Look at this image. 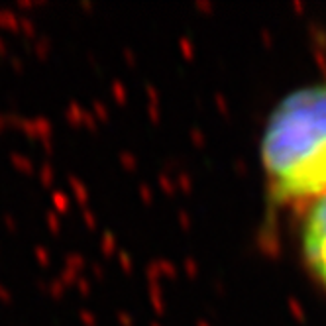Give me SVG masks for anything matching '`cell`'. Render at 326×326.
Wrapping results in <instances>:
<instances>
[{
    "label": "cell",
    "instance_id": "1",
    "mask_svg": "<svg viewBox=\"0 0 326 326\" xmlns=\"http://www.w3.org/2000/svg\"><path fill=\"white\" fill-rule=\"evenodd\" d=\"M260 155L273 202L326 193V85L289 92L271 110Z\"/></svg>",
    "mask_w": 326,
    "mask_h": 326
},
{
    "label": "cell",
    "instance_id": "2",
    "mask_svg": "<svg viewBox=\"0 0 326 326\" xmlns=\"http://www.w3.org/2000/svg\"><path fill=\"white\" fill-rule=\"evenodd\" d=\"M302 253L320 283L326 285V193L314 199L302 226Z\"/></svg>",
    "mask_w": 326,
    "mask_h": 326
}]
</instances>
